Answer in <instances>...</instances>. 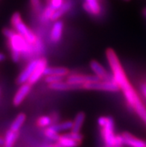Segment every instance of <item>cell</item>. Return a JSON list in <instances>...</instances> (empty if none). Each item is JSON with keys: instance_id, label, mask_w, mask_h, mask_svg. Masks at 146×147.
Returning a JSON list of instances; mask_svg holds the SVG:
<instances>
[{"instance_id": "1", "label": "cell", "mask_w": 146, "mask_h": 147, "mask_svg": "<svg viewBox=\"0 0 146 147\" xmlns=\"http://www.w3.org/2000/svg\"><path fill=\"white\" fill-rule=\"evenodd\" d=\"M107 61L112 71L113 79L117 83L122 91L127 102L131 107L146 125V108L137 94V91L130 83L126 76L121 62L116 52L112 49H108L106 52Z\"/></svg>"}, {"instance_id": "32", "label": "cell", "mask_w": 146, "mask_h": 147, "mask_svg": "<svg viewBox=\"0 0 146 147\" xmlns=\"http://www.w3.org/2000/svg\"><path fill=\"white\" fill-rule=\"evenodd\" d=\"M140 88H141L142 93H143V96L146 98V83H143V84H141Z\"/></svg>"}, {"instance_id": "9", "label": "cell", "mask_w": 146, "mask_h": 147, "mask_svg": "<svg viewBox=\"0 0 146 147\" xmlns=\"http://www.w3.org/2000/svg\"><path fill=\"white\" fill-rule=\"evenodd\" d=\"M47 67V61L46 58H38V63H37V67L35 70L32 74V76L30 78L28 81V84L31 85L36 84L38 81L40 79V78L43 76H44V72Z\"/></svg>"}, {"instance_id": "2", "label": "cell", "mask_w": 146, "mask_h": 147, "mask_svg": "<svg viewBox=\"0 0 146 147\" xmlns=\"http://www.w3.org/2000/svg\"><path fill=\"white\" fill-rule=\"evenodd\" d=\"M7 45L11 52V59L15 63L20 61L22 55L28 57L34 53V44L30 43L23 36L17 32L7 39Z\"/></svg>"}, {"instance_id": "3", "label": "cell", "mask_w": 146, "mask_h": 147, "mask_svg": "<svg viewBox=\"0 0 146 147\" xmlns=\"http://www.w3.org/2000/svg\"><path fill=\"white\" fill-rule=\"evenodd\" d=\"M98 124L102 128V135L105 147H114L116 134L114 133V121L110 117H100Z\"/></svg>"}, {"instance_id": "37", "label": "cell", "mask_w": 146, "mask_h": 147, "mask_svg": "<svg viewBox=\"0 0 146 147\" xmlns=\"http://www.w3.org/2000/svg\"><path fill=\"white\" fill-rule=\"evenodd\" d=\"M123 1H125V2H129L131 0H123Z\"/></svg>"}, {"instance_id": "24", "label": "cell", "mask_w": 146, "mask_h": 147, "mask_svg": "<svg viewBox=\"0 0 146 147\" xmlns=\"http://www.w3.org/2000/svg\"><path fill=\"white\" fill-rule=\"evenodd\" d=\"M54 11H54L49 5H47L45 7L43 12L41 13V21L43 22H48V20H52V15H53Z\"/></svg>"}, {"instance_id": "17", "label": "cell", "mask_w": 146, "mask_h": 147, "mask_svg": "<svg viewBox=\"0 0 146 147\" xmlns=\"http://www.w3.org/2000/svg\"><path fill=\"white\" fill-rule=\"evenodd\" d=\"M69 73V70L67 68L63 67H47L44 72V76L55 75V76H67Z\"/></svg>"}, {"instance_id": "5", "label": "cell", "mask_w": 146, "mask_h": 147, "mask_svg": "<svg viewBox=\"0 0 146 147\" xmlns=\"http://www.w3.org/2000/svg\"><path fill=\"white\" fill-rule=\"evenodd\" d=\"M82 89L101 91L117 92L120 90L119 86L115 81H98L93 83H87L82 86Z\"/></svg>"}, {"instance_id": "30", "label": "cell", "mask_w": 146, "mask_h": 147, "mask_svg": "<svg viewBox=\"0 0 146 147\" xmlns=\"http://www.w3.org/2000/svg\"><path fill=\"white\" fill-rule=\"evenodd\" d=\"M16 33L14 29H12V28H4L2 29V34H3V35L7 38V39H9L11 38L12 36Z\"/></svg>"}, {"instance_id": "18", "label": "cell", "mask_w": 146, "mask_h": 147, "mask_svg": "<svg viewBox=\"0 0 146 147\" xmlns=\"http://www.w3.org/2000/svg\"><path fill=\"white\" fill-rule=\"evenodd\" d=\"M18 136V131H14L11 129L7 130L5 136V139H4L3 147H13Z\"/></svg>"}, {"instance_id": "8", "label": "cell", "mask_w": 146, "mask_h": 147, "mask_svg": "<svg viewBox=\"0 0 146 147\" xmlns=\"http://www.w3.org/2000/svg\"><path fill=\"white\" fill-rule=\"evenodd\" d=\"M90 68L94 73L96 76L102 81H114L113 75H110L109 73H107V70L104 69V67L98 63L96 61H92L90 62Z\"/></svg>"}, {"instance_id": "14", "label": "cell", "mask_w": 146, "mask_h": 147, "mask_svg": "<svg viewBox=\"0 0 146 147\" xmlns=\"http://www.w3.org/2000/svg\"><path fill=\"white\" fill-rule=\"evenodd\" d=\"M72 0H66L63 5L60 7L59 9H57L54 12L52 17V21L55 22L57 20H59L60 18L63 17L66 13H67L69 11H70L72 7Z\"/></svg>"}, {"instance_id": "25", "label": "cell", "mask_w": 146, "mask_h": 147, "mask_svg": "<svg viewBox=\"0 0 146 147\" xmlns=\"http://www.w3.org/2000/svg\"><path fill=\"white\" fill-rule=\"evenodd\" d=\"M65 76H55V75H50V76H45V82L47 84H54L57 82H61L64 81Z\"/></svg>"}, {"instance_id": "13", "label": "cell", "mask_w": 146, "mask_h": 147, "mask_svg": "<svg viewBox=\"0 0 146 147\" xmlns=\"http://www.w3.org/2000/svg\"><path fill=\"white\" fill-rule=\"evenodd\" d=\"M83 7L91 15H98L101 12V5L98 0H85Z\"/></svg>"}, {"instance_id": "31", "label": "cell", "mask_w": 146, "mask_h": 147, "mask_svg": "<svg viewBox=\"0 0 146 147\" xmlns=\"http://www.w3.org/2000/svg\"><path fill=\"white\" fill-rule=\"evenodd\" d=\"M123 145H124V140H123V138H122V134L116 135L114 147H122L123 146Z\"/></svg>"}, {"instance_id": "16", "label": "cell", "mask_w": 146, "mask_h": 147, "mask_svg": "<svg viewBox=\"0 0 146 147\" xmlns=\"http://www.w3.org/2000/svg\"><path fill=\"white\" fill-rule=\"evenodd\" d=\"M50 89L53 90H57V91H67V90H76L81 88L79 86L73 85L66 81H63V82H57V83H54V84H48Z\"/></svg>"}, {"instance_id": "23", "label": "cell", "mask_w": 146, "mask_h": 147, "mask_svg": "<svg viewBox=\"0 0 146 147\" xmlns=\"http://www.w3.org/2000/svg\"><path fill=\"white\" fill-rule=\"evenodd\" d=\"M44 135L48 138V140L54 142L57 141V140H59L60 137H61V135H59V134L57 131H55L54 129H52L50 126L45 129Z\"/></svg>"}, {"instance_id": "21", "label": "cell", "mask_w": 146, "mask_h": 147, "mask_svg": "<svg viewBox=\"0 0 146 147\" xmlns=\"http://www.w3.org/2000/svg\"><path fill=\"white\" fill-rule=\"evenodd\" d=\"M26 119V114L23 113H20L16 117L12 123H11L10 129L14 131H19V130L21 129V127L24 124Z\"/></svg>"}, {"instance_id": "6", "label": "cell", "mask_w": 146, "mask_h": 147, "mask_svg": "<svg viewBox=\"0 0 146 147\" xmlns=\"http://www.w3.org/2000/svg\"><path fill=\"white\" fill-rule=\"evenodd\" d=\"M67 81L68 83L73 85L79 86L82 88V86L87 83H93L101 81L96 75H83V74H72L67 76Z\"/></svg>"}, {"instance_id": "27", "label": "cell", "mask_w": 146, "mask_h": 147, "mask_svg": "<svg viewBox=\"0 0 146 147\" xmlns=\"http://www.w3.org/2000/svg\"><path fill=\"white\" fill-rule=\"evenodd\" d=\"M66 0H48V5L52 7L54 11H57L63 5Z\"/></svg>"}, {"instance_id": "26", "label": "cell", "mask_w": 146, "mask_h": 147, "mask_svg": "<svg viewBox=\"0 0 146 147\" xmlns=\"http://www.w3.org/2000/svg\"><path fill=\"white\" fill-rule=\"evenodd\" d=\"M34 53L37 55L43 54V52L45 50V47L42 40L37 37V40L34 43Z\"/></svg>"}, {"instance_id": "11", "label": "cell", "mask_w": 146, "mask_h": 147, "mask_svg": "<svg viewBox=\"0 0 146 147\" xmlns=\"http://www.w3.org/2000/svg\"><path fill=\"white\" fill-rule=\"evenodd\" d=\"M124 145L129 147H146V140L136 138L129 132H123L122 134Z\"/></svg>"}, {"instance_id": "12", "label": "cell", "mask_w": 146, "mask_h": 147, "mask_svg": "<svg viewBox=\"0 0 146 147\" xmlns=\"http://www.w3.org/2000/svg\"><path fill=\"white\" fill-rule=\"evenodd\" d=\"M63 23L62 21L57 20L54 22L51 34H50V38L51 40L54 43H58L61 40L62 34H63Z\"/></svg>"}, {"instance_id": "36", "label": "cell", "mask_w": 146, "mask_h": 147, "mask_svg": "<svg viewBox=\"0 0 146 147\" xmlns=\"http://www.w3.org/2000/svg\"><path fill=\"white\" fill-rule=\"evenodd\" d=\"M43 147H54L53 145H47L46 146H43Z\"/></svg>"}, {"instance_id": "19", "label": "cell", "mask_w": 146, "mask_h": 147, "mask_svg": "<svg viewBox=\"0 0 146 147\" xmlns=\"http://www.w3.org/2000/svg\"><path fill=\"white\" fill-rule=\"evenodd\" d=\"M50 127L55 131H57V133L61 132V131H64L72 130V127H73V121L67 120V121L61 122V123H54Z\"/></svg>"}, {"instance_id": "33", "label": "cell", "mask_w": 146, "mask_h": 147, "mask_svg": "<svg viewBox=\"0 0 146 147\" xmlns=\"http://www.w3.org/2000/svg\"><path fill=\"white\" fill-rule=\"evenodd\" d=\"M5 60V55L2 52H0V62L3 61Z\"/></svg>"}, {"instance_id": "22", "label": "cell", "mask_w": 146, "mask_h": 147, "mask_svg": "<svg viewBox=\"0 0 146 147\" xmlns=\"http://www.w3.org/2000/svg\"><path fill=\"white\" fill-rule=\"evenodd\" d=\"M54 124L53 119L52 117L50 116H42L38 118L37 121V125L40 128H48V127L51 126V125Z\"/></svg>"}, {"instance_id": "35", "label": "cell", "mask_w": 146, "mask_h": 147, "mask_svg": "<svg viewBox=\"0 0 146 147\" xmlns=\"http://www.w3.org/2000/svg\"><path fill=\"white\" fill-rule=\"evenodd\" d=\"M143 15H144L145 17H146V8H145L144 10H143Z\"/></svg>"}, {"instance_id": "4", "label": "cell", "mask_w": 146, "mask_h": 147, "mask_svg": "<svg viewBox=\"0 0 146 147\" xmlns=\"http://www.w3.org/2000/svg\"><path fill=\"white\" fill-rule=\"evenodd\" d=\"M11 24L17 33L23 36L28 42L34 44L37 39V37L31 31L28 26L22 21L20 13L15 12L11 18Z\"/></svg>"}, {"instance_id": "20", "label": "cell", "mask_w": 146, "mask_h": 147, "mask_svg": "<svg viewBox=\"0 0 146 147\" xmlns=\"http://www.w3.org/2000/svg\"><path fill=\"white\" fill-rule=\"evenodd\" d=\"M84 120H85V114L82 111L78 112V114H76L74 121H73V127L72 129V131L80 132Z\"/></svg>"}, {"instance_id": "10", "label": "cell", "mask_w": 146, "mask_h": 147, "mask_svg": "<svg viewBox=\"0 0 146 147\" xmlns=\"http://www.w3.org/2000/svg\"><path fill=\"white\" fill-rule=\"evenodd\" d=\"M32 89V85L28 83L21 84L17 93H15L13 99V104L14 106H19L20 105L22 104V102L26 99V97L28 96V93L31 91Z\"/></svg>"}, {"instance_id": "7", "label": "cell", "mask_w": 146, "mask_h": 147, "mask_svg": "<svg viewBox=\"0 0 146 147\" xmlns=\"http://www.w3.org/2000/svg\"><path fill=\"white\" fill-rule=\"evenodd\" d=\"M37 63H38V58L32 60L27 64V66L21 72V73L19 75L18 78H17V82L19 84H26V83H28L30 78H31V76L34 73V70H35Z\"/></svg>"}, {"instance_id": "15", "label": "cell", "mask_w": 146, "mask_h": 147, "mask_svg": "<svg viewBox=\"0 0 146 147\" xmlns=\"http://www.w3.org/2000/svg\"><path fill=\"white\" fill-rule=\"evenodd\" d=\"M81 142L67 138L65 135H61L59 140L53 144L54 147H78Z\"/></svg>"}, {"instance_id": "28", "label": "cell", "mask_w": 146, "mask_h": 147, "mask_svg": "<svg viewBox=\"0 0 146 147\" xmlns=\"http://www.w3.org/2000/svg\"><path fill=\"white\" fill-rule=\"evenodd\" d=\"M63 135H65L67 138H69L71 139H73L75 140H77L78 142H81V143L82 140H83V135L80 132H75V131H71V132L67 133V134H64Z\"/></svg>"}, {"instance_id": "34", "label": "cell", "mask_w": 146, "mask_h": 147, "mask_svg": "<svg viewBox=\"0 0 146 147\" xmlns=\"http://www.w3.org/2000/svg\"><path fill=\"white\" fill-rule=\"evenodd\" d=\"M4 144V139L0 137V145H3Z\"/></svg>"}, {"instance_id": "29", "label": "cell", "mask_w": 146, "mask_h": 147, "mask_svg": "<svg viewBox=\"0 0 146 147\" xmlns=\"http://www.w3.org/2000/svg\"><path fill=\"white\" fill-rule=\"evenodd\" d=\"M32 7L33 10L37 13L40 12L41 10V2L40 0H30Z\"/></svg>"}]
</instances>
